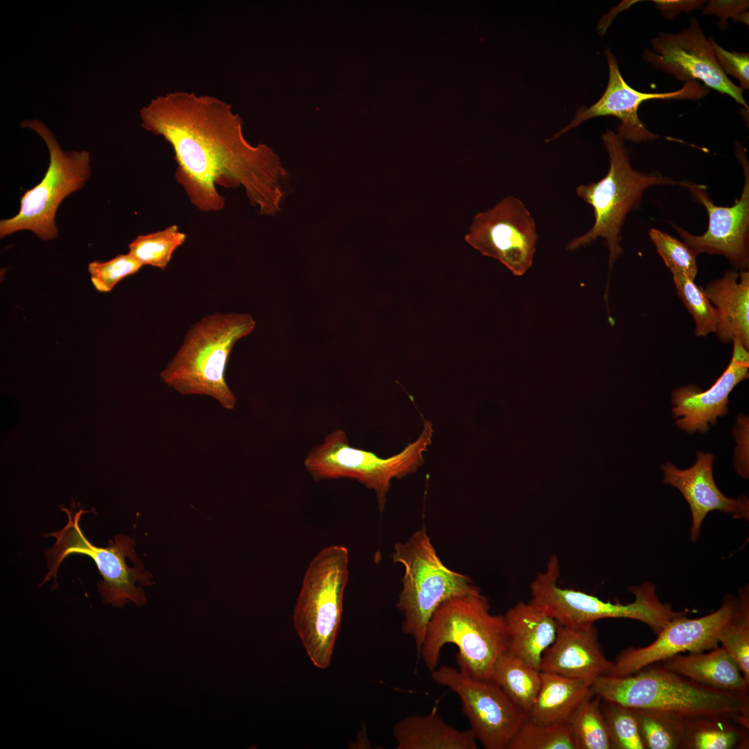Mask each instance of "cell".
Here are the masks:
<instances>
[{
	"label": "cell",
	"instance_id": "6da1fadb",
	"mask_svg": "<svg viewBox=\"0 0 749 749\" xmlns=\"http://www.w3.org/2000/svg\"><path fill=\"white\" fill-rule=\"evenodd\" d=\"M140 117L145 130L171 145L175 180L200 211L223 209L218 185L243 187L261 214L280 210L288 173L270 147L254 146L246 139L243 121L230 104L210 95L175 91L152 99L140 110Z\"/></svg>",
	"mask_w": 749,
	"mask_h": 749
},
{
	"label": "cell",
	"instance_id": "7a4b0ae2",
	"mask_svg": "<svg viewBox=\"0 0 749 749\" xmlns=\"http://www.w3.org/2000/svg\"><path fill=\"white\" fill-rule=\"evenodd\" d=\"M447 644L458 648L460 669L476 678L491 679L496 661L508 651L505 617L490 612L481 590L447 599L432 614L418 655L431 672L438 667Z\"/></svg>",
	"mask_w": 749,
	"mask_h": 749
},
{
	"label": "cell",
	"instance_id": "3957f363",
	"mask_svg": "<svg viewBox=\"0 0 749 749\" xmlns=\"http://www.w3.org/2000/svg\"><path fill=\"white\" fill-rule=\"evenodd\" d=\"M602 700L684 718L728 716L749 728V697L701 685L662 666L648 665L626 676L597 678L591 686Z\"/></svg>",
	"mask_w": 749,
	"mask_h": 749
},
{
	"label": "cell",
	"instance_id": "277c9868",
	"mask_svg": "<svg viewBox=\"0 0 749 749\" xmlns=\"http://www.w3.org/2000/svg\"><path fill=\"white\" fill-rule=\"evenodd\" d=\"M255 327L251 316L216 312L188 329L182 344L161 371L160 377L183 395H203L232 410L236 398L225 380L230 354L237 341Z\"/></svg>",
	"mask_w": 749,
	"mask_h": 749
},
{
	"label": "cell",
	"instance_id": "5b68a950",
	"mask_svg": "<svg viewBox=\"0 0 749 749\" xmlns=\"http://www.w3.org/2000/svg\"><path fill=\"white\" fill-rule=\"evenodd\" d=\"M602 139L610 161L607 173L601 180L580 184L576 189L577 196L592 207L594 223L585 234L573 238L566 248L575 250L602 238L609 251L611 269L623 252L620 243L626 216L639 207L645 191L655 185L681 186L682 181L634 169L623 140L613 131L607 130Z\"/></svg>",
	"mask_w": 749,
	"mask_h": 749
},
{
	"label": "cell",
	"instance_id": "8992f818",
	"mask_svg": "<svg viewBox=\"0 0 749 749\" xmlns=\"http://www.w3.org/2000/svg\"><path fill=\"white\" fill-rule=\"evenodd\" d=\"M349 577V554L341 545L320 550L304 573L293 614V626L312 663L330 664L340 629Z\"/></svg>",
	"mask_w": 749,
	"mask_h": 749
},
{
	"label": "cell",
	"instance_id": "52a82bcc",
	"mask_svg": "<svg viewBox=\"0 0 749 749\" xmlns=\"http://www.w3.org/2000/svg\"><path fill=\"white\" fill-rule=\"evenodd\" d=\"M395 562L404 569L397 608L403 614L402 632L413 637L419 655L429 621L444 601L480 590L471 578L447 567L422 528L394 545Z\"/></svg>",
	"mask_w": 749,
	"mask_h": 749
},
{
	"label": "cell",
	"instance_id": "ba28073f",
	"mask_svg": "<svg viewBox=\"0 0 749 749\" xmlns=\"http://www.w3.org/2000/svg\"><path fill=\"white\" fill-rule=\"evenodd\" d=\"M557 556H552L544 571L537 574L531 583V603L542 610L559 624L579 628L594 624L605 618H624L642 621L657 635L666 625L680 616L669 603L662 602L653 584L645 582L630 587L632 602L622 604L604 601L574 589L560 587Z\"/></svg>",
	"mask_w": 749,
	"mask_h": 749
},
{
	"label": "cell",
	"instance_id": "9c48e42d",
	"mask_svg": "<svg viewBox=\"0 0 749 749\" xmlns=\"http://www.w3.org/2000/svg\"><path fill=\"white\" fill-rule=\"evenodd\" d=\"M76 506L72 501L71 509L61 508L67 513L68 522L62 529L49 534L55 537V542L46 551L48 571L41 584L51 579L56 581L58 569L67 556L73 553L84 554L93 559L102 576L98 587L104 603L118 608L130 601L137 606L144 605L146 599L143 587L153 585V576L145 570L141 562L133 567L128 564L127 560L139 561L135 551L134 539L119 534L114 536V540H110L106 547L94 545L79 526L81 515L85 511L80 508L77 510Z\"/></svg>",
	"mask_w": 749,
	"mask_h": 749
},
{
	"label": "cell",
	"instance_id": "30bf717a",
	"mask_svg": "<svg viewBox=\"0 0 749 749\" xmlns=\"http://www.w3.org/2000/svg\"><path fill=\"white\" fill-rule=\"evenodd\" d=\"M432 424L426 421L419 437L399 453L381 458L373 452L352 447L345 432L336 429L313 447L304 460L306 470L315 481L350 479L372 490L381 510L394 479L417 471L424 462L423 454L431 443Z\"/></svg>",
	"mask_w": 749,
	"mask_h": 749
},
{
	"label": "cell",
	"instance_id": "8fae6325",
	"mask_svg": "<svg viewBox=\"0 0 749 749\" xmlns=\"http://www.w3.org/2000/svg\"><path fill=\"white\" fill-rule=\"evenodd\" d=\"M20 126L32 129L44 139L50 162L41 182L21 197L19 212L1 220L0 237L28 230L41 240L51 241L58 236L55 217L60 203L90 178V155L87 150L63 151L53 132L39 120L25 119Z\"/></svg>",
	"mask_w": 749,
	"mask_h": 749
},
{
	"label": "cell",
	"instance_id": "7c38bea8",
	"mask_svg": "<svg viewBox=\"0 0 749 749\" xmlns=\"http://www.w3.org/2000/svg\"><path fill=\"white\" fill-rule=\"evenodd\" d=\"M432 680L460 698L470 730L485 749H506L528 714L492 679H479L467 671L442 665L431 671Z\"/></svg>",
	"mask_w": 749,
	"mask_h": 749
},
{
	"label": "cell",
	"instance_id": "4fadbf2b",
	"mask_svg": "<svg viewBox=\"0 0 749 749\" xmlns=\"http://www.w3.org/2000/svg\"><path fill=\"white\" fill-rule=\"evenodd\" d=\"M538 237L535 220L524 203L506 196L474 216L465 239L483 255L522 276L533 264Z\"/></svg>",
	"mask_w": 749,
	"mask_h": 749
},
{
	"label": "cell",
	"instance_id": "5bb4252c",
	"mask_svg": "<svg viewBox=\"0 0 749 749\" xmlns=\"http://www.w3.org/2000/svg\"><path fill=\"white\" fill-rule=\"evenodd\" d=\"M734 149L743 168L744 184L740 197L733 205H716L707 187L682 181L681 187L688 189L692 200L705 208L708 227L703 234L694 235L670 223L689 247L699 253L723 255L737 269L746 270L749 266V163L740 144L737 143Z\"/></svg>",
	"mask_w": 749,
	"mask_h": 749
},
{
	"label": "cell",
	"instance_id": "9a60e30c",
	"mask_svg": "<svg viewBox=\"0 0 749 749\" xmlns=\"http://www.w3.org/2000/svg\"><path fill=\"white\" fill-rule=\"evenodd\" d=\"M689 23L688 27L678 33H660L653 37L651 49H644V60L684 83L700 80L748 109L743 90L721 69L697 19L691 17Z\"/></svg>",
	"mask_w": 749,
	"mask_h": 749
},
{
	"label": "cell",
	"instance_id": "2e32d148",
	"mask_svg": "<svg viewBox=\"0 0 749 749\" xmlns=\"http://www.w3.org/2000/svg\"><path fill=\"white\" fill-rule=\"evenodd\" d=\"M737 605V596L728 595L719 608L709 614L696 619L684 615L673 619L650 645L629 647L619 653L608 675H631L680 653H698L718 647V632L731 618Z\"/></svg>",
	"mask_w": 749,
	"mask_h": 749
},
{
	"label": "cell",
	"instance_id": "e0dca14e",
	"mask_svg": "<svg viewBox=\"0 0 749 749\" xmlns=\"http://www.w3.org/2000/svg\"><path fill=\"white\" fill-rule=\"evenodd\" d=\"M605 55L609 69V79L606 89L595 103L588 107L578 110L574 117L563 128L559 130L551 140L556 139L578 126L583 122L594 117L613 116L620 120L617 135L623 140L635 143L645 142L659 138L677 140L671 137H662L647 129L638 115L639 105L650 100H698L705 96L708 90L698 82L684 83L678 90L664 93H645L637 91L628 85L622 77L616 58L609 49Z\"/></svg>",
	"mask_w": 749,
	"mask_h": 749
},
{
	"label": "cell",
	"instance_id": "ac0fdd59",
	"mask_svg": "<svg viewBox=\"0 0 749 749\" xmlns=\"http://www.w3.org/2000/svg\"><path fill=\"white\" fill-rule=\"evenodd\" d=\"M729 365L714 384L706 390L694 385L675 389L672 394L673 417L677 426L693 433H705L717 418L728 413V396L741 381L748 378L749 353L737 338L733 341Z\"/></svg>",
	"mask_w": 749,
	"mask_h": 749
},
{
	"label": "cell",
	"instance_id": "d6986e66",
	"mask_svg": "<svg viewBox=\"0 0 749 749\" xmlns=\"http://www.w3.org/2000/svg\"><path fill=\"white\" fill-rule=\"evenodd\" d=\"M691 467L680 470L671 463L661 466L663 482L677 488L687 501L691 513L690 540H698L702 523L711 511L731 514L733 518L749 519V500L745 495L729 498L718 488L713 476L714 456L699 451Z\"/></svg>",
	"mask_w": 749,
	"mask_h": 749
},
{
	"label": "cell",
	"instance_id": "ffe728a7",
	"mask_svg": "<svg viewBox=\"0 0 749 749\" xmlns=\"http://www.w3.org/2000/svg\"><path fill=\"white\" fill-rule=\"evenodd\" d=\"M612 664L603 654L594 623L579 628L558 623L556 639L544 653L539 670L592 685L609 673Z\"/></svg>",
	"mask_w": 749,
	"mask_h": 749
},
{
	"label": "cell",
	"instance_id": "44dd1931",
	"mask_svg": "<svg viewBox=\"0 0 749 749\" xmlns=\"http://www.w3.org/2000/svg\"><path fill=\"white\" fill-rule=\"evenodd\" d=\"M716 310V334L723 343L737 338L749 349V272L728 270L724 276L703 289Z\"/></svg>",
	"mask_w": 749,
	"mask_h": 749
},
{
	"label": "cell",
	"instance_id": "7402d4cb",
	"mask_svg": "<svg viewBox=\"0 0 749 749\" xmlns=\"http://www.w3.org/2000/svg\"><path fill=\"white\" fill-rule=\"evenodd\" d=\"M662 666L701 685L748 697L749 683L732 656L721 646L708 653L675 655Z\"/></svg>",
	"mask_w": 749,
	"mask_h": 749
},
{
	"label": "cell",
	"instance_id": "603a6c76",
	"mask_svg": "<svg viewBox=\"0 0 749 749\" xmlns=\"http://www.w3.org/2000/svg\"><path fill=\"white\" fill-rule=\"evenodd\" d=\"M504 617L508 651L539 669L544 653L556 639L558 623L531 602L517 603Z\"/></svg>",
	"mask_w": 749,
	"mask_h": 749
},
{
	"label": "cell",
	"instance_id": "cb8c5ba5",
	"mask_svg": "<svg viewBox=\"0 0 749 749\" xmlns=\"http://www.w3.org/2000/svg\"><path fill=\"white\" fill-rule=\"evenodd\" d=\"M541 685L528 713L533 721L542 725L569 723L587 700L594 696L592 684L555 673L540 671Z\"/></svg>",
	"mask_w": 749,
	"mask_h": 749
},
{
	"label": "cell",
	"instance_id": "d4e9b609",
	"mask_svg": "<svg viewBox=\"0 0 749 749\" xmlns=\"http://www.w3.org/2000/svg\"><path fill=\"white\" fill-rule=\"evenodd\" d=\"M397 749H476L470 730H460L445 723L436 707L427 715L409 716L393 727Z\"/></svg>",
	"mask_w": 749,
	"mask_h": 749
},
{
	"label": "cell",
	"instance_id": "484cf974",
	"mask_svg": "<svg viewBox=\"0 0 749 749\" xmlns=\"http://www.w3.org/2000/svg\"><path fill=\"white\" fill-rule=\"evenodd\" d=\"M685 718L684 749H745L748 748V728L728 716Z\"/></svg>",
	"mask_w": 749,
	"mask_h": 749
},
{
	"label": "cell",
	"instance_id": "4316f807",
	"mask_svg": "<svg viewBox=\"0 0 749 749\" xmlns=\"http://www.w3.org/2000/svg\"><path fill=\"white\" fill-rule=\"evenodd\" d=\"M491 679L528 714L541 685L539 669L508 651L496 661Z\"/></svg>",
	"mask_w": 749,
	"mask_h": 749
},
{
	"label": "cell",
	"instance_id": "83f0119b",
	"mask_svg": "<svg viewBox=\"0 0 749 749\" xmlns=\"http://www.w3.org/2000/svg\"><path fill=\"white\" fill-rule=\"evenodd\" d=\"M632 709L646 749H684V717L660 710Z\"/></svg>",
	"mask_w": 749,
	"mask_h": 749
},
{
	"label": "cell",
	"instance_id": "f1b7e54d",
	"mask_svg": "<svg viewBox=\"0 0 749 749\" xmlns=\"http://www.w3.org/2000/svg\"><path fill=\"white\" fill-rule=\"evenodd\" d=\"M718 642L735 660L749 683V590L746 585L738 592L737 605L721 628Z\"/></svg>",
	"mask_w": 749,
	"mask_h": 749
},
{
	"label": "cell",
	"instance_id": "f546056e",
	"mask_svg": "<svg viewBox=\"0 0 749 749\" xmlns=\"http://www.w3.org/2000/svg\"><path fill=\"white\" fill-rule=\"evenodd\" d=\"M569 725L576 749H614L599 696L583 703Z\"/></svg>",
	"mask_w": 749,
	"mask_h": 749
},
{
	"label": "cell",
	"instance_id": "4dcf8cb0",
	"mask_svg": "<svg viewBox=\"0 0 749 749\" xmlns=\"http://www.w3.org/2000/svg\"><path fill=\"white\" fill-rule=\"evenodd\" d=\"M184 233L176 225L139 235L128 245V253L142 266H151L165 270L175 250L184 243Z\"/></svg>",
	"mask_w": 749,
	"mask_h": 749
},
{
	"label": "cell",
	"instance_id": "1f68e13d",
	"mask_svg": "<svg viewBox=\"0 0 749 749\" xmlns=\"http://www.w3.org/2000/svg\"><path fill=\"white\" fill-rule=\"evenodd\" d=\"M506 749H576L569 723L542 725L528 718Z\"/></svg>",
	"mask_w": 749,
	"mask_h": 749
},
{
	"label": "cell",
	"instance_id": "d6a6232c",
	"mask_svg": "<svg viewBox=\"0 0 749 749\" xmlns=\"http://www.w3.org/2000/svg\"><path fill=\"white\" fill-rule=\"evenodd\" d=\"M671 273L678 294L694 320L696 336H705L710 333H716L718 314L703 289L682 274L676 272Z\"/></svg>",
	"mask_w": 749,
	"mask_h": 749
},
{
	"label": "cell",
	"instance_id": "836d02e7",
	"mask_svg": "<svg viewBox=\"0 0 749 749\" xmlns=\"http://www.w3.org/2000/svg\"><path fill=\"white\" fill-rule=\"evenodd\" d=\"M601 710L614 749H646L632 708L601 699Z\"/></svg>",
	"mask_w": 749,
	"mask_h": 749
},
{
	"label": "cell",
	"instance_id": "e575fe53",
	"mask_svg": "<svg viewBox=\"0 0 749 749\" xmlns=\"http://www.w3.org/2000/svg\"><path fill=\"white\" fill-rule=\"evenodd\" d=\"M648 234L671 272L682 274L694 281L698 273L696 259L699 252L658 229H650Z\"/></svg>",
	"mask_w": 749,
	"mask_h": 749
},
{
	"label": "cell",
	"instance_id": "d590c367",
	"mask_svg": "<svg viewBox=\"0 0 749 749\" xmlns=\"http://www.w3.org/2000/svg\"><path fill=\"white\" fill-rule=\"evenodd\" d=\"M143 266L128 252L120 254L107 261H94L88 264V272L94 288L107 293L125 277L137 273Z\"/></svg>",
	"mask_w": 749,
	"mask_h": 749
},
{
	"label": "cell",
	"instance_id": "8d00e7d4",
	"mask_svg": "<svg viewBox=\"0 0 749 749\" xmlns=\"http://www.w3.org/2000/svg\"><path fill=\"white\" fill-rule=\"evenodd\" d=\"M709 41L716 61L724 74L734 76L739 82L742 90L749 89V53L729 51L721 47L710 37Z\"/></svg>",
	"mask_w": 749,
	"mask_h": 749
},
{
	"label": "cell",
	"instance_id": "74e56055",
	"mask_svg": "<svg viewBox=\"0 0 749 749\" xmlns=\"http://www.w3.org/2000/svg\"><path fill=\"white\" fill-rule=\"evenodd\" d=\"M749 1L747 0H712L702 8L703 13L715 15L720 19L721 26H727L728 19L748 25Z\"/></svg>",
	"mask_w": 749,
	"mask_h": 749
},
{
	"label": "cell",
	"instance_id": "f35d334b",
	"mask_svg": "<svg viewBox=\"0 0 749 749\" xmlns=\"http://www.w3.org/2000/svg\"><path fill=\"white\" fill-rule=\"evenodd\" d=\"M734 435L738 446L734 456V465L737 473L743 478L748 477V456L742 449H748V417L740 415L737 420Z\"/></svg>",
	"mask_w": 749,
	"mask_h": 749
},
{
	"label": "cell",
	"instance_id": "ab89813d",
	"mask_svg": "<svg viewBox=\"0 0 749 749\" xmlns=\"http://www.w3.org/2000/svg\"><path fill=\"white\" fill-rule=\"evenodd\" d=\"M655 8L666 18L672 19L681 12H691L702 8L705 1L699 0H653Z\"/></svg>",
	"mask_w": 749,
	"mask_h": 749
}]
</instances>
